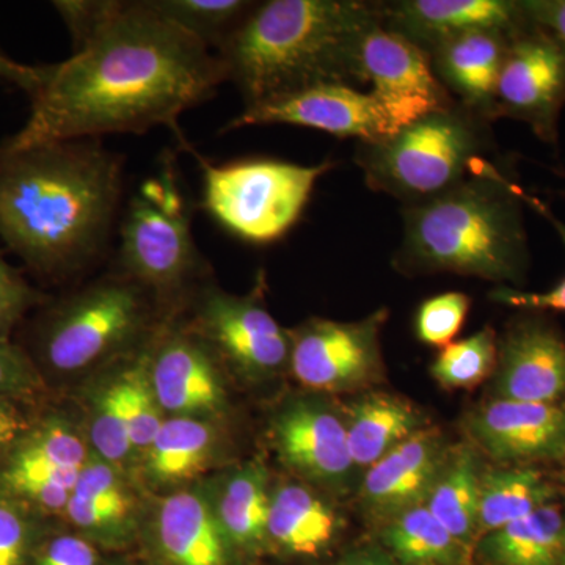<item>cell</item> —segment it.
Segmentation results:
<instances>
[{"instance_id":"9a60e30c","label":"cell","mask_w":565,"mask_h":565,"mask_svg":"<svg viewBox=\"0 0 565 565\" xmlns=\"http://www.w3.org/2000/svg\"><path fill=\"white\" fill-rule=\"evenodd\" d=\"M136 555L150 565H244L223 533L206 486L163 494L145 516Z\"/></svg>"},{"instance_id":"836d02e7","label":"cell","mask_w":565,"mask_h":565,"mask_svg":"<svg viewBox=\"0 0 565 565\" xmlns=\"http://www.w3.org/2000/svg\"><path fill=\"white\" fill-rule=\"evenodd\" d=\"M99 384L102 386L92 396L88 445L99 459L129 471L137 459L122 411L118 367L104 375Z\"/></svg>"},{"instance_id":"7a4b0ae2","label":"cell","mask_w":565,"mask_h":565,"mask_svg":"<svg viewBox=\"0 0 565 565\" xmlns=\"http://www.w3.org/2000/svg\"><path fill=\"white\" fill-rule=\"evenodd\" d=\"M122 158L99 139L0 145V241L47 277L99 255L120 203Z\"/></svg>"},{"instance_id":"484cf974","label":"cell","mask_w":565,"mask_h":565,"mask_svg":"<svg viewBox=\"0 0 565 565\" xmlns=\"http://www.w3.org/2000/svg\"><path fill=\"white\" fill-rule=\"evenodd\" d=\"M221 433L206 419L167 416L140 457V473L150 489L162 492L191 487L218 459Z\"/></svg>"},{"instance_id":"ffe728a7","label":"cell","mask_w":565,"mask_h":565,"mask_svg":"<svg viewBox=\"0 0 565 565\" xmlns=\"http://www.w3.org/2000/svg\"><path fill=\"white\" fill-rule=\"evenodd\" d=\"M468 430L498 462L565 459V403L493 399L470 416Z\"/></svg>"},{"instance_id":"ee69618b","label":"cell","mask_w":565,"mask_h":565,"mask_svg":"<svg viewBox=\"0 0 565 565\" xmlns=\"http://www.w3.org/2000/svg\"><path fill=\"white\" fill-rule=\"evenodd\" d=\"M44 66L22 65L11 61L3 52H0V79L18 85L22 90L33 95L43 81Z\"/></svg>"},{"instance_id":"9c48e42d","label":"cell","mask_w":565,"mask_h":565,"mask_svg":"<svg viewBox=\"0 0 565 565\" xmlns=\"http://www.w3.org/2000/svg\"><path fill=\"white\" fill-rule=\"evenodd\" d=\"M189 329L244 381L262 384L289 371L291 334L269 313L263 292L236 296L207 286L195 296Z\"/></svg>"},{"instance_id":"681fc988","label":"cell","mask_w":565,"mask_h":565,"mask_svg":"<svg viewBox=\"0 0 565 565\" xmlns=\"http://www.w3.org/2000/svg\"><path fill=\"white\" fill-rule=\"evenodd\" d=\"M564 178H565V174H564Z\"/></svg>"},{"instance_id":"b9f144b4","label":"cell","mask_w":565,"mask_h":565,"mask_svg":"<svg viewBox=\"0 0 565 565\" xmlns=\"http://www.w3.org/2000/svg\"><path fill=\"white\" fill-rule=\"evenodd\" d=\"M555 225L565 243L564 226H561L557 222H555ZM489 299L505 305V307L516 308V310L535 311V313H541V311L565 313V277L552 289L544 292L522 291V289L512 288V286H498L489 294Z\"/></svg>"},{"instance_id":"e0dca14e","label":"cell","mask_w":565,"mask_h":565,"mask_svg":"<svg viewBox=\"0 0 565 565\" xmlns=\"http://www.w3.org/2000/svg\"><path fill=\"white\" fill-rule=\"evenodd\" d=\"M270 438L281 462L307 481L341 490L353 465L345 419L319 397H294L270 419Z\"/></svg>"},{"instance_id":"44dd1931","label":"cell","mask_w":565,"mask_h":565,"mask_svg":"<svg viewBox=\"0 0 565 565\" xmlns=\"http://www.w3.org/2000/svg\"><path fill=\"white\" fill-rule=\"evenodd\" d=\"M382 24L429 54L437 44L475 31L515 33L527 20L522 0H396L381 2Z\"/></svg>"},{"instance_id":"7dc6e473","label":"cell","mask_w":565,"mask_h":565,"mask_svg":"<svg viewBox=\"0 0 565 565\" xmlns=\"http://www.w3.org/2000/svg\"><path fill=\"white\" fill-rule=\"evenodd\" d=\"M111 565H150L145 563L141 557L137 555H114L111 556Z\"/></svg>"},{"instance_id":"4fadbf2b","label":"cell","mask_w":565,"mask_h":565,"mask_svg":"<svg viewBox=\"0 0 565 565\" xmlns=\"http://www.w3.org/2000/svg\"><path fill=\"white\" fill-rule=\"evenodd\" d=\"M267 125L302 126L341 139L353 137L360 143L384 140L397 132L374 93L341 84L318 85L245 106L225 131Z\"/></svg>"},{"instance_id":"603a6c76","label":"cell","mask_w":565,"mask_h":565,"mask_svg":"<svg viewBox=\"0 0 565 565\" xmlns=\"http://www.w3.org/2000/svg\"><path fill=\"white\" fill-rule=\"evenodd\" d=\"M340 530V516L311 487L291 481L273 486L267 556L286 564L321 563L333 552Z\"/></svg>"},{"instance_id":"7bdbcfd3","label":"cell","mask_w":565,"mask_h":565,"mask_svg":"<svg viewBox=\"0 0 565 565\" xmlns=\"http://www.w3.org/2000/svg\"><path fill=\"white\" fill-rule=\"evenodd\" d=\"M527 20L541 25L565 52V0H522Z\"/></svg>"},{"instance_id":"52a82bcc","label":"cell","mask_w":565,"mask_h":565,"mask_svg":"<svg viewBox=\"0 0 565 565\" xmlns=\"http://www.w3.org/2000/svg\"><path fill=\"white\" fill-rule=\"evenodd\" d=\"M121 274L161 302H178L203 274L191 210L172 162L137 189L120 228Z\"/></svg>"},{"instance_id":"ba28073f","label":"cell","mask_w":565,"mask_h":565,"mask_svg":"<svg viewBox=\"0 0 565 565\" xmlns=\"http://www.w3.org/2000/svg\"><path fill=\"white\" fill-rule=\"evenodd\" d=\"M195 154L203 172V203L215 222L245 243L281 239L302 217L316 182L337 163L316 166L269 158L217 166Z\"/></svg>"},{"instance_id":"2e32d148","label":"cell","mask_w":565,"mask_h":565,"mask_svg":"<svg viewBox=\"0 0 565 565\" xmlns=\"http://www.w3.org/2000/svg\"><path fill=\"white\" fill-rule=\"evenodd\" d=\"M150 375L166 416L215 419L228 411L222 363L189 327H162L151 344Z\"/></svg>"},{"instance_id":"7c38bea8","label":"cell","mask_w":565,"mask_h":565,"mask_svg":"<svg viewBox=\"0 0 565 565\" xmlns=\"http://www.w3.org/2000/svg\"><path fill=\"white\" fill-rule=\"evenodd\" d=\"M0 471V490L46 514H65L90 445L63 418H51L22 435Z\"/></svg>"},{"instance_id":"8d00e7d4","label":"cell","mask_w":565,"mask_h":565,"mask_svg":"<svg viewBox=\"0 0 565 565\" xmlns=\"http://www.w3.org/2000/svg\"><path fill=\"white\" fill-rule=\"evenodd\" d=\"M28 505L0 490V565H29L40 539Z\"/></svg>"},{"instance_id":"4316f807","label":"cell","mask_w":565,"mask_h":565,"mask_svg":"<svg viewBox=\"0 0 565 565\" xmlns=\"http://www.w3.org/2000/svg\"><path fill=\"white\" fill-rule=\"evenodd\" d=\"M565 526V505H542L530 515L481 535L475 565H557Z\"/></svg>"},{"instance_id":"cb8c5ba5","label":"cell","mask_w":565,"mask_h":565,"mask_svg":"<svg viewBox=\"0 0 565 565\" xmlns=\"http://www.w3.org/2000/svg\"><path fill=\"white\" fill-rule=\"evenodd\" d=\"M512 35L498 31L467 32L429 51L435 76L449 95L489 121H494V95Z\"/></svg>"},{"instance_id":"f35d334b","label":"cell","mask_w":565,"mask_h":565,"mask_svg":"<svg viewBox=\"0 0 565 565\" xmlns=\"http://www.w3.org/2000/svg\"><path fill=\"white\" fill-rule=\"evenodd\" d=\"M41 388L39 371L24 351L0 340V397H33Z\"/></svg>"},{"instance_id":"4dcf8cb0","label":"cell","mask_w":565,"mask_h":565,"mask_svg":"<svg viewBox=\"0 0 565 565\" xmlns=\"http://www.w3.org/2000/svg\"><path fill=\"white\" fill-rule=\"evenodd\" d=\"M479 460L470 446H459L446 456L424 505L460 544L473 552L478 541Z\"/></svg>"},{"instance_id":"bcb514c9","label":"cell","mask_w":565,"mask_h":565,"mask_svg":"<svg viewBox=\"0 0 565 565\" xmlns=\"http://www.w3.org/2000/svg\"><path fill=\"white\" fill-rule=\"evenodd\" d=\"M329 565H399L379 545H362L345 550Z\"/></svg>"},{"instance_id":"1f68e13d","label":"cell","mask_w":565,"mask_h":565,"mask_svg":"<svg viewBox=\"0 0 565 565\" xmlns=\"http://www.w3.org/2000/svg\"><path fill=\"white\" fill-rule=\"evenodd\" d=\"M152 340L143 348L129 353L128 362L118 366L122 411H125L137 462L147 451L151 441L154 440L167 418L151 384L150 355Z\"/></svg>"},{"instance_id":"f6af8a7d","label":"cell","mask_w":565,"mask_h":565,"mask_svg":"<svg viewBox=\"0 0 565 565\" xmlns=\"http://www.w3.org/2000/svg\"><path fill=\"white\" fill-rule=\"evenodd\" d=\"M28 433V423L10 399L0 397V456L13 448Z\"/></svg>"},{"instance_id":"d4e9b609","label":"cell","mask_w":565,"mask_h":565,"mask_svg":"<svg viewBox=\"0 0 565 565\" xmlns=\"http://www.w3.org/2000/svg\"><path fill=\"white\" fill-rule=\"evenodd\" d=\"M210 492L223 533L244 565H258L267 556L270 476L266 465L247 462L221 476Z\"/></svg>"},{"instance_id":"30bf717a","label":"cell","mask_w":565,"mask_h":565,"mask_svg":"<svg viewBox=\"0 0 565 565\" xmlns=\"http://www.w3.org/2000/svg\"><path fill=\"white\" fill-rule=\"evenodd\" d=\"M386 319V308L360 321L308 319L289 330V371L299 384L321 393L355 392L382 381L381 332Z\"/></svg>"},{"instance_id":"ab89813d","label":"cell","mask_w":565,"mask_h":565,"mask_svg":"<svg viewBox=\"0 0 565 565\" xmlns=\"http://www.w3.org/2000/svg\"><path fill=\"white\" fill-rule=\"evenodd\" d=\"M120 0H58L52 3L73 39V50L82 46L88 36L114 13Z\"/></svg>"},{"instance_id":"5bb4252c","label":"cell","mask_w":565,"mask_h":565,"mask_svg":"<svg viewBox=\"0 0 565 565\" xmlns=\"http://www.w3.org/2000/svg\"><path fill=\"white\" fill-rule=\"evenodd\" d=\"M360 68L363 84H371L397 132L457 103L435 76L429 54L382 22L364 36Z\"/></svg>"},{"instance_id":"f1b7e54d","label":"cell","mask_w":565,"mask_h":565,"mask_svg":"<svg viewBox=\"0 0 565 565\" xmlns=\"http://www.w3.org/2000/svg\"><path fill=\"white\" fill-rule=\"evenodd\" d=\"M379 546L399 565H475L473 552L460 544L424 504L386 520Z\"/></svg>"},{"instance_id":"e575fe53","label":"cell","mask_w":565,"mask_h":565,"mask_svg":"<svg viewBox=\"0 0 565 565\" xmlns=\"http://www.w3.org/2000/svg\"><path fill=\"white\" fill-rule=\"evenodd\" d=\"M497 333L487 326L440 349L430 364V374L445 388L470 390L487 381L497 370Z\"/></svg>"},{"instance_id":"83f0119b","label":"cell","mask_w":565,"mask_h":565,"mask_svg":"<svg viewBox=\"0 0 565 565\" xmlns=\"http://www.w3.org/2000/svg\"><path fill=\"white\" fill-rule=\"evenodd\" d=\"M345 429L353 465L356 470H367L397 445L426 429V423L407 401L392 394L371 393L353 403Z\"/></svg>"},{"instance_id":"ac0fdd59","label":"cell","mask_w":565,"mask_h":565,"mask_svg":"<svg viewBox=\"0 0 565 565\" xmlns=\"http://www.w3.org/2000/svg\"><path fill=\"white\" fill-rule=\"evenodd\" d=\"M129 471L93 455L65 509L73 531L109 555L137 552L143 527V501Z\"/></svg>"},{"instance_id":"3957f363","label":"cell","mask_w":565,"mask_h":565,"mask_svg":"<svg viewBox=\"0 0 565 565\" xmlns=\"http://www.w3.org/2000/svg\"><path fill=\"white\" fill-rule=\"evenodd\" d=\"M379 22L381 2L266 0L255 3L217 57L245 106L318 85L359 88L360 50Z\"/></svg>"},{"instance_id":"d6986e66","label":"cell","mask_w":565,"mask_h":565,"mask_svg":"<svg viewBox=\"0 0 565 565\" xmlns=\"http://www.w3.org/2000/svg\"><path fill=\"white\" fill-rule=\"evenodd\" d=\"M493 375L497 399L565 403V334L535 311L512 319Z\"/></svg>"},{"instance_id":"d590c367","label":"cell","mask_w":565,"mask_h":565,"mask_svg":"<svg viewBox=\"0 0 565 565\" xmlns=\"http://www.w3.org/2000/svg\"><path fill=\"white\" fill-rule=\"evenodd\" d=\"M471 300L465 292L448 291L429 297L415 315V334L423 344L444 349L462 330Z\"/></svg>"},{"instance_id":"6da1fadb","label":"cell","mask_w":565,"mask_h":565,"mask_svg":"<svg viewBox=\"0 0 565 565\" xmlns=\"http://www.w3.org/2000/svg\"><path fill=\"white\" fill-rule=\"evenodd\" d=\"M226 82L217 54L148 6L118 2L68 61L44 66L24 128L7 147L99 139L167 126Z\"/></svg>"},{"instance_id":"d6a6232c","label":"cell","mask_w":565,"mask_h":565,"mask_svg":"<svg viewBox=\"0 0 565 565\" xmlns=\"http://www.w3.org/2000/svg\"><path fill=\"white\" fill-rule=\"evenodd\" d=\"M159 17L172 22L204 46L218 47L250 13L248 0H147Z\"/></svg>"},{"instance_id":"f546056e","label":"cell","mask_w":565,"mask_h":565,"mask_svg":"<svg viewBox=\"0 0 565 565\" xmlns=\"http://www.w3.org/2000/svg\"><path fill=\"white\" fill-rule=\"evenodd\" d=\"M559 501V492L537 468L527 465L497 468L481 475L478 539Z\"/></svg>"},{"instance_id":"c3c4849f","label":"cell","mask_w":565,"mask_h":565,"mask_svg":"<svg viewBox=\"0 0 565 565\" xmlns=\"http://www.w3.org/2000/svg\"><path fill=\"white\" fill-rule=\"evenodd\" d=\"M557 565H565V526L563 537H561L559 557H557Z\"/></svg>"},{"instance_id":"8fae6325","label":"cell","mask_w":565,"mask_h":565,"mask_svg":"<svg viewBox=\"0 0 565 565\" xmlns=\"http://www.w3.org/2000/svg\"><path fill=\"white\" fill-rule=\"evenodd\" d=\"M564 106L565 52L552 33L530 21L509 41L494 95L493 120L525 122L539 139L557 147Z\"/></svg>"},{"instance_id":"277c9868","label":"cell","mask_w":565,"mask_h":565,"mask_svg":"<svg viewBox=\"0 0 565 565\" xmlns=\"http://www.w3.org/2000/svg\"><path fill=\"white\" fill-rule=\"evenodd\" d=\"M522 200L519 185L490 163L444 195L404 206L394 269L520 285L530 264Z\"/></svg>"},{"instance_id":"74e56055","label":"cell","mask_w":565,"mask_h":565,"mask_svg":"<svg viewBox=\"0 0 565 565\" xmlns=\"http://www.w3.org/2000/svg\"><path fill=\"white\" fill-rule=\"evenodd\" d=\"M111 556L73 531L41 537L29 565H111Z\"/></svg>"},{"instance_id":"8992f818","label":"cell","mask_w":565,"mask_h":565,"mask_svg":"<svg viewBox=\"0 0 565 565\" xmlns=\"http://www.w3.org/2000/svg\"><path fill=\"white\" fill-rule=\"evenodd\" d=\"M152 299L122 274L73 294L41 323V362L54 374L74 377L143 348L161 330L154 323Z\"/></svg>"},{"instance_id":"60d3db41","label":"cell","mask_w":565,"mask_h":565,"mask_svg":"<svg viewBox=\"0 0 565 565\" xmlns=\"http://www.w3.org/2000/svg\"><path fill=\"white\" fill-rule=\"evenodd\" d=\"M35 300L31 286L0 255V340H9L11 330Z\"/></svg>"},{"instance_id":"7402d4cb","label":"cell","mask_w":565,"mask_h":565,"mask_svg":"<svg viewBox=\"0 0 565 565\" xmlns=\"http://www.w3.org/2000/svg\"><path fill=\"white\" fill-rule=\"evenodd\" d=\"M437 430L423 429L367 468L360 498L364 509L386 522L424 504L448 456Z\"/></svg>"},{"instance_id":"5b68a950","label":"cell","mask_w":565,"mask_h":565,"mask_svg":"<svg viewBox=\"0 0 565 565\" xmlns=\"http://www.w3.org/2000/svg\"><path fill=\"white\" fill-rule=\"evenodd\" d=\"M490 122L456 103L384 140L360 143L355 162L371 191L415 206L490 166L486 161L494 148Z\"/></svg>"}]
</instances>
